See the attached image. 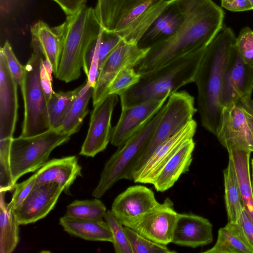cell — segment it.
<instances>
[{
  "instance_id": "45",
  "label": "cell",
  "mask_w": 253,
  "mask_h": 253,
  "mask_svg": "<svg viewBox=\"0 0 253 253\" xmlns=\"http://www.w3.org/2000/svg\"><path fill=\"white\" fill-rule=\"evenodd\" d=\"M42 64L45 67L46 70L48 74L49 75L50 78L52 80V73L53 72V69L51 64L48 60L46 59L43 60Z\"/></svg>"
},
{
  "instance_id": "43",
  "label": "cell",
  "mask_w": 253,
  "mask_h": 253,
  "mask_svg": "<svg viewBox=\"0 0 253 253\" xmlns=\"http://www.w3.org/2000/svg\"><path fill=\"white\" fill-rule=\"evenodd\" d=\"M222 7L233 12L252 10L249 0H221Z\"/></svg>"
},
{
  "instance_id": "23",
  "label": "cell",
  "mask_w": 253,
  "mask_h": 253,
  "mask_svg": "<svg viewBox=\"0 0 253 253\" xmlns=\"http://www.w3.org/2000/svg\"><path fill=\"white\" fill-rule=\"evenodd\" d=\"M184 15L176 0H169L161 14L139 41L140 47H149L173 35L183 21Z\"/></svg>"
},
{
  "instance_id": "31",
  "label": "cell",
  "mask_w": 253,
  "mask_h": 253,
  "mask_svg": "<svg viewBox=\"0 0 253 253\" xmlns=\"http://www.w3.org/2000/svg\"><path fill=\"white\" fill-rule=\"evenodd\" d=\"M83 84L72 90L53 93L47 102L48 113L51 128L62 129L65 115Z\"/></svg>"
},
{
  "instance_id": "4",
  "label": "cell",
  "mask_w": 253,
  "mask_h": 253,
  "mask_svg": "<svg viewBox=\"0 0 253 253\" xmlns=\"http://www.w3.org/2000/svg\"><path fill=\"white\" fill-rule=\"evenodd\" d=\"M63 45L55 77L66 83L80 78L86 52L103 27L94 8L84 5L67 16Z\"/></svg>"
},
{
  "instance_id": "42",
  "label": "cell",
  "mask_w": 253,
  "mask_h": 253,
  "mask_svg": "<svg viewBox=\"0 0 253 253\" xmlns=\"http://www.w3.org/2000/svg\"><path fill=\"white\" fill-rule=\"evenodd\" d=\"M64 11L66 16L75 13L83 6L86 5L87 0H53Z\"/></svg>"
},
{
  "instance_id": "8",
  "label": "cell",
  "mask_w": 253,
  "mask_h": 253,
  "mask_svg": "<svg viewBox=\"0 0 253 253\" xmlns=\"http://www.w3.org/2000/svg\"><path fill=\"white\" fill-rule=\"evenodd\" d=\"M197 111L194 97L186 91H177L169 96L163 115L134 171L133 177L157 148L193 120Z\"/></svg>"
},
{
  "instance_id": "26",
  "label": "cell",
  "mask_w": 253,
  "mask_h": 253,
  "mask_svg": "<svg viewBox=\"0 0 253 253\" xmlns=\"http://www.w3.org/2000/svg\"><path fill=\"white\" fill-rule=\"evenodd\" d=\"M227 151L236 169L243 207L253 222V191L250 169L252 152L248 150L237 148Z\"/></svg>"
},
{
  "instance_id": "46",
  "label": "cell",
  "mask_w": 253,
  "mask_h": 253,
  "mask_svg": "<svg viewBox=\"0 0 253 253\" xmlns=\"http://www.w3.org/2000/svg\"><path fill=\"white\" fill-rule=\"evenodd\" d=\"M248 121L253 135V113L248 116Z\"/></svg>"
},
{
  "instance_id": "47",
  "label": "cell",
  "mask_w": 253,
  "mask_h": 253,
  "mask_svg": "<svg viewBox=\"0 0 253 253\" xmlns=\"http://www.w3.org/2000/svg\"><path fill=\"white\" fill-rule=\"evenodd\" d=\"M251 167H252V189H253V159H252L251 160Z\"/></svg>"
},
{
  "instance_id": "5",
  "label": "cell",
  "mask_w": 253,
  "mask_h": 253,
  "mask_svg": "<svg viewBox=\"0 0 253 253\" xmlns=\"http://www.w3.org/2000/svg\"><path fill=\"white\" fill-rule=\"evenodd\" d=\"M165 104L147 124L118 147L107 161L92 192L93 197L100 198L120 180H133L134 171L163 115Z\"/></svg>"
},
{
  "instance_id": "44",
  "label": "cell",
  "mask_w": 253,
  "mask_h": 253,
  "mask_svg": "<svg viewBox=\"0 0 253 253\" xmlns=\"http://www.w3.org/2000/svg\"><path fill=\"white\" fill-rule=\"evenodd\" d=\"M40 77L42 86L48 102L54 92L52 87V80L50 78L42 63L41 66Z\"/></svg>"
},
{
  "instance_id": "33",
  "label": "cell",
  "mask_w": 253,
  "mask_h": 253,
  "mask_svg": "<svg viewBox=\"0 0 253 253\" xmlns=\"http://www.w3.org/2000/svg\"><path fill=\"white\" fill-rule=\"evenodd\" d=\"M13 138L0 140V190L6 192L15 188L10 165V147Z\"/></svg>"
},
{
  "instance_id": "3",
  "label": "cell",
  "mask_w": 253,
  "mask_h": 253,
  "mask_svg": "<svg viewBox=\"0 0 253 253\" xmlns=\"http://www.w3.org/2000/svg\"><path fill=\"white\" fill-rule=\"evenodd\" d=\"M206 49L178 58L141 76L137 83L119 95L122 108L169 96L194 82Z\"/></svg>"
},
{
  "instance_id": "6",
  "label": "cell",
  "mask_w": 253,
  "mask_h": 253,
  "mask_svg": "<svg viewBox=\"0 0 253 253\" xmlns=\"http://www.w3.org/2000/svg\"><path fill=\"white\" fill-rule=\"evenodd\" d=\"M42 55L33 52L24 66L20 84L24 106L20 136L27 137L45 132L51 128L47 101L41 81Z\"/></svg>"
},
{
  "instance_id": "7",
  "label": "cell",
  "mask_w": 253,
  "mask_h": 253,
  "mask_svg": "<svg viewBox=\"0 0 253 253\" xmlns=\"http://www.w3.org/2000/svg\"><path fill=\"white\" fill-rule=\"evenodd\" d=\"M71 136L62 129L51 128L33 136L13 138L10 159L14 184L22 175L42 167L48 161L52 150L68 141Z\"/></svg>"
},
{
  "instance_id": "41",
  "label": "cell",
  "mask_w": 253,
  "mask_h": 253,
  "mask_svg": "<svg viewBox=\"0 0 253 253\" xmlns=\"http://www.w3.org/2000/svg\"><path fill=\"white\" fill-rule=\"evenodd\" d=\"M238 223L250 245L253 248V222L243 208L240 214Z\"/></svg>"
},
{
  "instance_id": "24",
  "label": "cell",
  "mask_w": 253,
  "mask_h": 253,
  "mask_svg": "<svg viewBox=\"0 0 253 253\" xmlns=\"http://www.w3.org/2000/svg\"><path fill=\"white\" fill-rule=\"evenodd\" d=\"M195 147L193 138L187 141L165 165L152 184L157 191L169 190L182 174L188 171Z\"/></svg>"
},
{
  "instance_id": "20",
  "label": "cell",
  "mask_w": 253,
  "mask_h": 253,
  "mask_svg": "<svg viewBox=\"0 0 253 253\" xmlns=\"http://www.w3.org/2000/svg\"><path fill=\"white\" fill-rule=\"evenodd\" d=\"M213 241L212 225L207 218L193 213H178L172 243L196 248Z\"/></svg>"
},
{
  "instance_id": "48",
  "label": "cell",
  "mask_w": 253,
  "mask_h": 253,
  "mask_svg": "<svg viewBox=\"0 0 253 253\" xmlns=\"http://www.w3.org/2000/svg\"><path fill=\"white\" fill-rule=\"evenodd\" d=\"M249 1L251 2V4L252 6V8L253 9V0H249Z\"/></svg>"
},
{
  "instance_id": "32",
  "label": "cell",
  "mask_w": 253,
  "mask_h": 253,
  "mask_svg": "<svg viewBox=\"0 0 253 253\" xmlns=\"http://www.w3.org/2000/svg\"><path fill=\"white\" fill-rule=\"evenodd\" d=\"M107 210L99 198L75 200L67 207L66 215L81 219L102 220Z\"/></svg>"
},
{
  "instance_id": "9",
  "label": "cell",
  "mask_w": 253,
  "mask_h": 253,
  "mask_svg": "<svg viewBox=\"0 0 253 253\" xmlns=\"http://www.w3.org/2000/svg\"><path fill=\"white\" fill-rule=\"evenodd\" d=\"M169 0H124L113 32L125 42L138 44Z\"/></svg>"
},
{
  "instance_id": "13",
  "label": "cell",
  "mask_w": 253,
  "mask_h": 253,
  "mask_svg": "<svg viewBox=\"0 0 253 253\" xmlns=\"http://www.w3.org/2000/svg\"><path fill=\"white\" fill-rule=\"evenodd\" d=\"M118 101V95L111 94L93 107L87 133L80 155L94 157L106 149L111 140L112 116Z\"/></svg>"
},
{
  "instance_id": "30",
  "label": "cell",
  "mask_w": 253,
  "mask_h": 253,
  "mask_svg": "<svg viewBox=\"0 0 253 253\" xmlns=\"http://www.w3.org/2000/svg\"><path fill=\"white\" fill-rule=\"evenodd\" d=\"M93 91V88L87 82L83 84L64 119L62 126L63 132L72 135L79 130L88 112L87 105Z\"/></svg>"
},
{
  "instance_id": "17",
  "label": "cell",
  "mask_w": 253,
  "mask_h": 253,
  "mask_svg": "<svg viewBox=\"0 0 253 253\" xmlns=\"http://www.w3.org/2000/svg\"><path fill=\"white\" fill-rule=\"evenodd\" d=\"M63 189L50 182L35 186L24 201L14 209L20 225L34 223L45 217L55 207Z\"/></svg>"
},
{
  "instance_id": "19",
  "label": "cell",
  "mask_w": 253,
  "mask_h": 253,
  "mask_svg": "<svg viewBox=\"0 0 253 253\" xmlns=\"http://www.w3.org/2000/svg\"><path fill=\"white\" fill-rule=\"evenodd\" d=\"M17 85L0 51V140L13 138L18 108Z\"/></svg>"
},
{
  "instance_id": "36",
  "label": "cell",
  "mask_w": 253,
  "mask_h": 253,
  "mask_svg": "<svg viewBox=\"0 0 253 253\" xmlns=\"http://www.w3.org/2000/svg\"><path fill=\"white\" fill-rule=\"evenodd\" d=\"M141 78L134 68H126L121 70L110 84L105 97L111 94L120 95L137 83Z\"/></svg>"
},
{
  "instance_id": "25",
  "label": "cell",
  "mask_w": 253,
  "mask_h": 253,
  "mask_svg": "<svg viewBox=\"0 0 253 253\" xmlns=\"http://www.w3.org/2000/svg\"><path fill=\"white\" fill-rule=\"evenodd\" d=\"M59 224L69 234L83 239L112 243L110 228L103 220L81 219L65 215L59 219Z\"/></svg>"
},
{
  "instance_id": "40",
  "label": "cell",
  "mask_w": 253,
  "mask_h": 253,
  "mask_svg": "<svg viewBox=\"0 0 253 253\" xmlns=\"http://www.w3.org/2000/svg\"><path fill=\"white\" fill-rule=\"evenodd\" d=\"M37 175L35 173L26 180L15 186V190L12 197L9 202L14 209L18 207L27 198L35 186Z\"/></svg>"
},
{
  "instance_id": "22",
  "label": "cell",
  "mask_w": 253,
  "mask_h": 253,
  "mask_svg": "<svg viewBox=\"0 0 253 253\" xmlns=\"http://www.w3.org/2000/svg\"><path fill=\"white\" fill-rule=\"evenodd\" d=\"M82 167L78 158L71 156L48 161L42 167L36 171L35 186L50 182H55L69 193L70 186L77 177L82 176Z\"/></svg>"
},
{
  "instance_id": "39",
  "label": "cell",
  "mask_w": 253,
  "mask_h": 253,
  "mask_svg": "<svg viewBox=\"0 0 253 253\" xmlns=\"http://www.w3.org/2000/svg\"><path fill=\"white\" fill-rule=\"evenodd\" d=\"M0 51L3 53L12 77L17 84H20L22 79L24 66L18 60L8 41H6Z\"/></svg>"
},
{
  "instance_id": "28",
  "label": "cell",
  "mask_w": 253,
  "mask_h": 253,
  "mask_svg": "<svg viewBox=\"0 0 253 253\" xmlns=\"http://www.w3.org/2000/svg\"><path fill=\"white\" fill-rule=\"evenodd\" d=\"M5 192L0 191V253H11L19 242V225L14 208L4 200Z\"/></svg>"
},
{
  "instance_id": "16",
  "label": "cell",
  "mask_w": 253,
  "mask_h": 253,
  "mask_svg": "<svg viewBox=\"0 0 253 253\" xmlns=\"http://www.w3.org/2000/svg\"><path fill=\"white\" fill-rule=\"evenodd\" d=\"M197 124L193 119L179 132L169 137L153 153L141 169L133 176L135 183L152 184L165 165L187 141L193 139Z\"/></svg>"
},
{
  "instance_id": "35",
  "label": "cell",
  "mask_w": 253,
  "mask_h": 253,
  "mask_svg": "<svg viewBox=\"0 0 253 253\" xmlns=\"http://www.w3.org/2000/svg\"><path fill=\"white\" fill-rule=\"evenodd\" d=\"M124 229L130 243L133 253H172L167 246L155 243L126 226Z\"/></svg>"
},
{
  "instance_id": "11",
  "label": "cell",
  "mask_w": 253,
  "mask_h": 253,
  "mask_svg": "<svg viewBox=\"0 0 253 253\" xmlns=\"http://www.w3.org/2000/svg\"><path fill=\"white\" fill-rule=\"evenodd\" d=\"M149 47L127 43L122 39L107 57L100 70L92 96L93 107L105 97L107 89L115 77L123 69L134 68L147 54Z\"/></svg>"
},
{
  "instance_id": "29",
  "label": "cell",
  "mask_w": 253,
  "mask_h": 253,
  "mask_svg": "<svg viewBox=\"0 0 253 253\" xmlns=\"http://www.w3.org/2000/svg\"><path fill=\"white\" fill-rule=\"evenodd\" d=\"M224 200L229 222L238 223L243 208L236 169L229 157L227 167L223 170Z\"/></svg>"
},
{
  "instance_id": "15",
  "label": "cell",
  "mask_w": 253,
  "mask_h": 253,
  "mask_svg": "<svg viewBox=\"0 0 253 253\" xmlns=\"http://www.w3.org/2000/svg\"><path fill=\"white\" fill-rule=\"evenodd\" d=\"M168 97L166 96L122 108L119 119L112 128L111 143L118 147L123 145L154 117Z\"/></svg>"
},
{
  "instance_id": "21",
  "label": "cell",
  "mask_w": 253,
  "mask_h": 253,
  "mask_svg": "<svg viewBox=\"0 0 253 253\" xmlns=\"http://www.w3.org/2000/svg\"><path fill=\"white\" fill-rule=\"evenodd\" d=\"M65 25L50 27L40 20L30 28L31 46L34 52L41 54L52 65L53 73H57L62 51Z\"/></svg>"
},
{
  "instance_id": "18",
  "label": "cell",
  "mask_w": 253,
  "mask_h": 253,
  "mask_svg": "<svg viewBox=\"0 0 253 253\" xmlns=\"http://www.w3.org/2000/svg\"><path fill=\"white\" fill-rule=\"evenodd\" d=\"M160 204L150 189L135 185L128 187L115 198L111 211L122 223L136 218Z\"/></svg>"
},
{
  "instance_id": "27",
  "label": "cell",
  "mask_w": 253,
  "mask_h": 253,
  "mask_svg": "<svg viewBox=\"0 0 253 253\" xmlns=\"http://www.w3.org/2000/svg\"><path fill=\"white\" fill-rule=\"evenodd\" d=\"M205 253H253V248L246 238L238 223L228 222L220 228L214 245Z\"/></svg>"
},
{
  "instance_id": "14",
  "label": "cell",
  "mask_w": 253,
  "mask_h": 253,
  "mask_svg": "<svg viewBox=\"0 0 253 253\" xmlns=\"http://www.w3.org/2000/svg\"><path fill=\"white\" fill-rule=\"evenodd\" d=\"M253 90V68L241 59L235 44L232 47L224 73L220 95L222 108L236 103L239 99L251 97Z\"/></svg>"
},
{
  "instance_id": "2",
  "label": "cell",
  "mask_w": 253,
  "mask_h": 253,
  "mask_svg": "<svg viewBox=\"0 0 253 253\" xmlns=\"http://www.w3.org/2000/svg\"><path fill=\"white\" fill-rule=\"evenodd\" d=\"M236 39L230 28L222 29L207 47L194 78L202 126L214 135L223 109L220 103L223 77Z\"/></svg>"
},
{
  "instance_id": "10",
  "label": "cell",
  "mask_w": 253,
  "mask_h": 253,
  "mask_svg": "<svg viewBox=\"0 0 253 253\" xmlns=\"http://www.w3.org/2000/svg\"><path fill=\"white\" fill-rule=\"evenodd\" d=\"M178 213L172 201L167 198L155 209L122 224L155 243L167 246L172 243Z\"/></svg>"
},
{
  "instance_id": "1",
  "label": "cell",
  "mask_w": 253,
  "mask_h": 253,
  "mask_svg": "<svg viewBox=\"0 0 253 253\" xmlns=\"http://www.w3.org/2000/svg\"><path fill=\"white\" fill-rule=\"evenodd\" d=\"M182 23L169 38L155 43L134 67L148 74L187 54L205 49L222 29L224 13L212 0H176Z\"/></svg>"
},
{
  "instance_id": "38",
  "label": "cell",
  "mask_w": 253,
  "mask_h": 253,
  "mask_svg": "<svg viewBox=\"0 0 253 253\" xmlns=\"http://www.w3.org/2000/svg\"><path fill=\"white\" fill-rule=\"evenodd\" d=\"M235 47L243 62L253 68V31L249 27L243 28L236 38Z\"/></svg>"
},
{
  "instance_id": "37",
  "label": "cell",
  "mask_w": 253,
  "mask_h": 253,
  "mask_svg": "<svg viewBox=\"0 0 253 253\" xmlns=\"http://www.w3.org/2000/svg\"><path fill=\"white\" fill-rule=\"evenodd\" d=\"M121 38L113 31L102 29L95 40L99 54V72L107 57L121 41Z\"/></svg>"
},
{
  "instance_id": "34",
  "label": "cell",
  "mask_w": 253,
  "mask_h": 253,
  "mask_svg": "<svg viewBox=\"0 0 253 253\" xmlns=\"http://www.w3.org/2000/svg\"><path fill=\"white\" fill-rule=\"evenodd\" d=\"M104 219L112 232L114 251L116 253H133L126 234L121 222L111 210L107 211Z\"/></svg>"
},
{
  "instance_id": "12",
  "label": "cell",
  "mask_w": 253,
  "mask_h": 253,
  "mask_svg": "<svg viewBox=\"0 0 253 253\" xmlns=\"http://www.w3.org/2000/svg\"><path fill=\"white\" fill-rule=\"evenodd\" d=\"M215 136L227 150L237 148L253 152V135L238 101L223 108Z\"/></svg>"
}]
</instances>
